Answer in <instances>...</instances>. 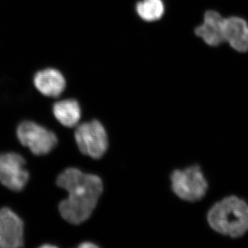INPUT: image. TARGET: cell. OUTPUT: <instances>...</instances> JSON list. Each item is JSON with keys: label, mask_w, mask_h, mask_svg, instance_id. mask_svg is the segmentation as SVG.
Segmentation results:
<instances>
[{"label": "cell", "mask_w": 248, "mask_h": 248, "mask_svg": "<svg viewBox=\"0 0 248 248\" xmlns=\"http://www.w3.org/2000/svg\"><path fill=\"white\" fill-rule=\"evenodd\" d=\"M139 16L146 22H154L162 17L164 4L162 0H143L136 6Z\"/></svg>", "instance_id": "cell-12"}, {"label": "cell", "mask_w": 248, "mask_h": 248, "mask_svg": "<svg viewBox=\"0 0 248 248\" xmlns=\"http://www.w3.org/2000/svg\"><path fill=\"white\" fill-rule=\"evenodd\" d=\"M17 136L21 144L35 155L48 154L58 143L53 132L31 121H25L18 125Z\"/></svg>", "instance_id": "cell-5"}, {"label": "cell", "mask_w": 248, "mask_h": 248, "mask_svg": "<svg viewBox=\"0 0 248 248\" xmlns=\"http://www.w3.org/2000/svg\"><path fill=\"white\" fill-rule=\"evenodd\" d=\"M225 42L239 53L248 51V25L242 18L231 17L224 19Z\"/></svg>", "instance_id": "cell-10"}, {"label": "cell", "mask_w": 248, "mask_h": 248, "mask_svg": "<svg viewBox=\"0 0 248 248\" xmlns=\"http://www.w3.org/2000/svg\"><path fill=\"white\" fill-rule=\"evenodd\" d=\"M35 89L47 97H60L66 87L65 77L55 68H43L36 72L32 78Z\"/></svg>", "instance_id": "cell-8"}, {"label": "cell", "mask_w": 248, "mask_h": 248, "mask_svg": "<svg viewBox=\"0 0 248 248\" xmlns=\"http://www.w3.org/2000/svg\"><path fill=\"white\" fill-rule=\"evenodd\" d=\"M208 221L217 232L240 237L248 231V205L238 197H227L210 209Z\"/></svg>", "instance_id": "cell-2"}, {"label": "cell", "mask_w": 248, "mask_h": 248, "mask_svg": "<svg viewBox=\"0 0 248 248\" xmlns=\"http://www.w3.org/2000/svg\"><path fill=\"white\" fill-rule=\"evenodd\" d=\"M171 181L174 193L187 202L202 200L208 190V183L199 166L174 170L171 175Z\"/></svg>", "instance_id": "cell-3"}, {"label": "cell", "mask_w": 248, "mask_h": 248, "mask_svg": "<svg viewBox=\"0 0 248 248\" xmlns=\"http://www.w3.org/2000/svg\"><path fill=\"white\" fill-rule=\"evenodd\" d=\"M53 112L57 120L68 128L76 126L81 118V108L75 99H64L55 103Z\"/></svg>", "instance_id": "cell-11"}, {"label": "cell", "mask_w": 248, "mask_h": 248, "mask_svg": "<svg viewBox=\"0 0 248 248\" xmlns=\"http://www.w3.org/2000/svg\"><path fill=\"white\" fill-rule=\"evenodd\" d=\"M25 165V159L18 153L9 152L0 154V183L15 192L22 190L29 179Z\"/></svg>", "instance_id": "cell-6"}, {"label": "cell", "mask_w": 248, "mask_h": 248, "mask_svg": "<svg viewBox=\"0 0 248 248\" xmlns=\"http://www.w3.org/2000/svg\"><path fill=\"white\" fill-rule=\"evenodd\" d=\"M57 185L68 193L59 205V211L62 218L72 224H80L91 216L103 192L100 178L76 168L62 172L57 179Z\"/></svg>", "instance_id": "cell-1"}, {"label": "cell", "mask_w": 248, "mask_h": 248, "mask_svg": "<svg viewBox=\"0 0 248 248\" xmlns=\"http://www.w3.org/2000/svg\"><path fill=\"white\" fill-rule=\"evenodd\" d=\"M24 246V223L9 208L0 210V248H17Z\"/></svg>", "instance_id": "cell-7"}, {"label": "cell", "mask_w": 248, "mask_h": 248, "mask_svg": "<svg viewBox=\"0 0 248 248\" xmlns=\"http://www.w3.org/2000/svg\"><path fill=\"white\" fill-rule=\"evenodd\" d=\"M41 248H57V246H53V245H43V246H41Z\"/></svg>", "instance_id": "cell-14"}, {"label": "cell", "mask_w": 248, "mask_h": 248, "mask_svg": "<svg viewBox=\"0 0 248 248\" xmlns=\"http://www.w3.org/2000/svg\"><path fill=\"white\" fill-rule=\"evenodd\" d=\"M75 139L81 153L93 159H100L107 151V132L97 120L78 125L75 132Z\"/></svg>", "instance_id": "cell-4"}, {"label": "cell", "mask_w": 248, "mask_h": 248, "mask_svg": "<svg viewBox=\"0 0 248 248\" xmlns=\"http://www.w3.org/2000/svg\"><path fill=\"white\" fill-rule=\"evenodd\" d=\"M225 18L215 11H208L203 24L195 29V34L209 46H217L225 42L223 24Z\"/></svg>", "instance_id": "cell-9"}, {"label": "cell", "mask_w": 248, "mask_h": 248, "mask_svg": "<svg viewBox=\"0 0 248 248\" xmlns=\"http://www.w3.org/2000/svg\"><path fill=\"white\" fill-rule=\"evenodd\" d=\"M79 248H98L97 245L93 244L91 242H84L83 244H80Z\"/></svg>", "instance_id": "cell-13"}]
</instances>
